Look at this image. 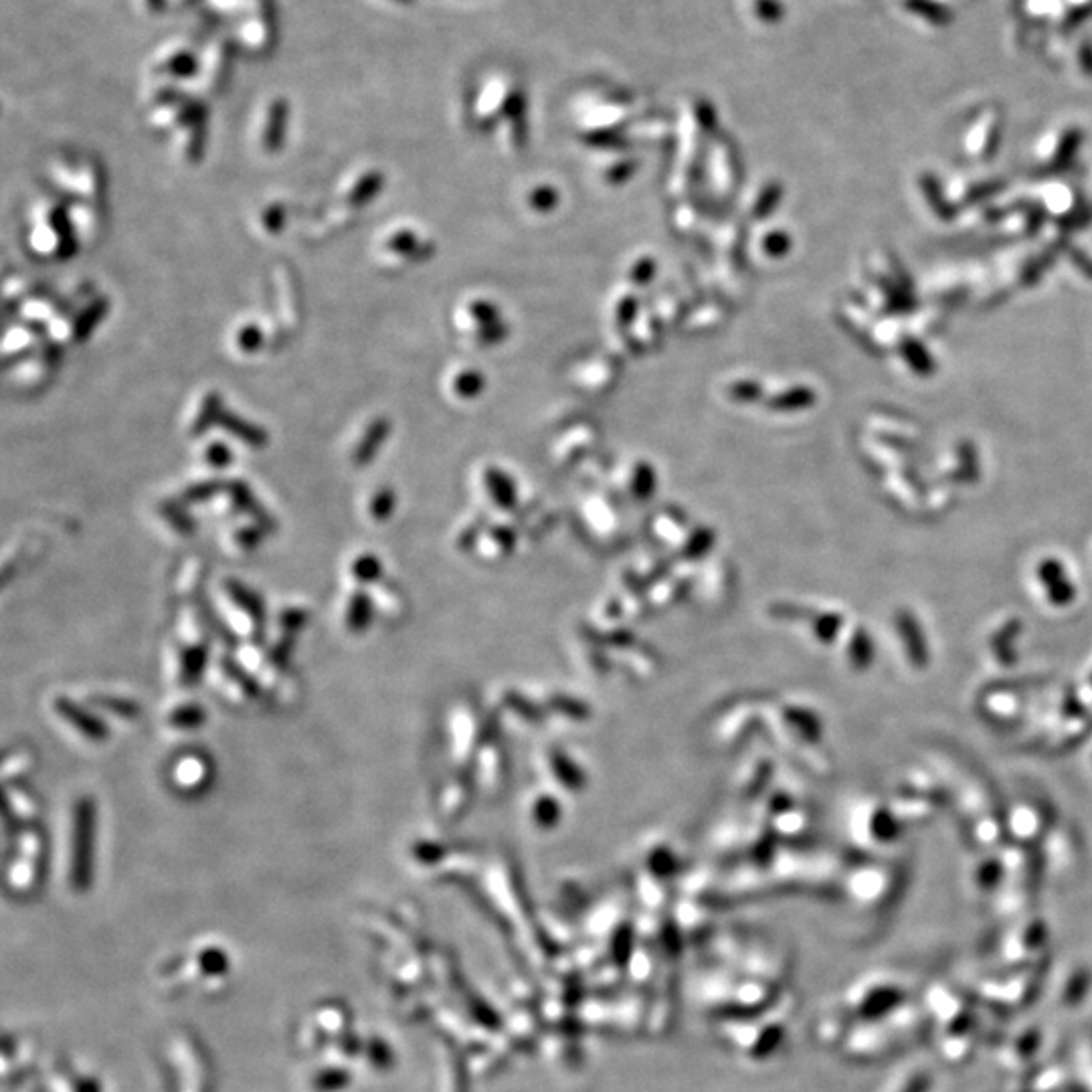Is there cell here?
<instances>
[{"label": "cell", "mask_w": 1092, "mask_h": 1092, "mask_svg": "<svg viewBox=\"0 0 1092 1092\" xmlns=\"http://www.w3.org/2000/svg\"><path fill=\"white\" fill-rule=\"evenodd\" d=\"M95 834V803L92 797H79L74 807L71 824V882L84 888L92 877Z\"/></svg>", "instance_id": "obj_1"}, {"label": "cell", "mask_w": 1092, "mask_h": 1092, "mask_svg": "<svg viewBox=\"0 0 1092 1092\" xmlns=\"http://www.w3.org/2000/svg\"><path fill=\"white\" fill-rule=\"evenodd\" d=\"M55 712L63 718L67 720L71 726H74L77 733L84 735L85 738H89L92 743H104L107 738V728L99 718H95L92 712H87L84 708H79L74 700L69 698H57L55 700Z\"/></svg>", "instance_id": "obj_2"}, {"label": "cell", "mask_w": 1092, "mask_h": 1092, "mask_svg": "<svg viewBox=\"0 0 1092 1092\" xmlns=\"http://www.w3.org/2000/svg\"><path fill=\"white\" fill-rule=\"evenodd\" d=\"M209 777L211 771L205 756L186 755L183 759H178L173 766L175 787L183 791H196L205 787V783H209Z\"/></svg>", "instance_id": "obj_3"}, {"label": "cell", "mask_w": 1092, "mask_h": 1092, "mask_svg": "<svg viewBox=\"0 0 1092 1092\" xmlns=\"http://www.w3.org/2000/svg\"><path fill=\"white\" fill-rule=\"evenodd\" d=\"M373 601L366 593H363V589L352 593L350 599L346 601L345 611V626L350 634H363V631H366L373 621Z\"/></svg>", "instance_id": "obj_4"}, {"label": "cell", "mask_w": 1092, "mask_h": 1092, "mask_svg": "<svg viewBox=\"0 0 1092 1092\" xmlns=\"http://www.w3.org/2000/svg\"><path fill=\"white\" fill-rule=\"evenodd\" d=\"M219 423L225 427V431H229L231 436H235V437L241 439V441H245V444L251 446V447L259 449V447H264L267 444V436H265L264 429L254 426V423H249L245 419L237 417V415L231 413V411H223Z\"/></svg>", "instance_id": "obj_5"}, {"label": "cell", "mask_w": 1092, "mask_h": 1092, "mask_svg": "<svg viewBox=\"0 0 1092 1092\" xmlns=\"http://www.w3.org/2000/svg\"><path fill=\"white\" fill-rule=\"evenodd\" d=\"M386 436H389V423L385 419H376L375 423H371L363 439H360V444L356 446L355 456H352L355 466H366L371 462Z\"/></svg>", "instance_id": "obj_6"}, {"label": "cell", "mask_w": 1092, "mask_h": 1092, "mask_svg": "<svg viewBox=\"0 0 1092 1092\" xmlns=\"http://www.w3.org/2000/svg\"><path fill=\"white\" fill-rule=\"evenodd\" d=\"M381 561L373 555V553H365L358 555L355 561L350 563V579L358 583L360 586H368L376 583L381 579Z\"/></svg>", "instance_id": "obj_7"}, {"label": "cell", "mask_w": 1092, "mask_h": 1092, "mask_svg": "<svg viewBox=\"0 0 1092 1092\" xmlns=\"http://www.w3.org/2000/svg\"><path fill=\"white\" fill-rule=\"evenodd\" d=\"M205 722V710L195 702L180 704L168 715V725L176 730H195Z\"/></svg>", "instance_id": "obj_8"}, {"label": "cell", "mask_w": 1092, "mask_h": 1092, "mask_svg": "<svg viewBox=\"0 0 1092 1092\" xmlns=\"http://www.w3.org/2000/svg\"><path fill=\"white\" fill-rule=\"evenodd\" d=\"M223 415V407H221V399L216 393H209L205 396V401L201 405V409H198L196 419L193 421V436H203V433L209 429L213 423H219Z\"/></svg>", "instance_id": "obj_9"}, {"label": "cell", "mask_w": 1092, "mask_h": 1092, "mask_svg": "<svg viewBox=\"0 0 1092 1092\" xmlns=\"http://www.w3.org/2000/svg\"><path fill=\"white\" fill-rule=\"evenodd\" d=\"M15 809L16 816H25V817H35L37 816V799L31 793H23L19 787H15V785H8L6 787V811Z\"/></svg>", "instance_id": "obj_10"}, {"label": "cell", "mask_w": 1092, "mask_h": 1092, "mask_svg": "<svg viewBox=\"0 0 1092 1092\" xmlns=\"http://www.w3.org/2000/svg\"><path fill=\"white\" fill-rule=\"evenodd\" d=\"M383 186V178L381 175L371 173L360 178V183L355 186V191L350 193V203L352 205H365L366 201H371L373 196H376V193L381 191Z\"/></svg>", "instance_id": "obj_11"}, {"label": "cell", "mask_w": 1092, "mask_h": 1092, "mask_svg": "<svg viewBox=\"0 0 1092 1092\" xmlns=\"http://www.w3.org/2000/svg\"><path fill=\"white\" fill-rule=\"evenodd\" d=\"M105 308H107V304H105V302H97V304H94L92 308H89V310H87L84 316H81V318H79V320H77V324H75V336H77L79 340H84V338L87 336V334L94 330L95 324H97L99 320H102V316L105 314Z\"/></svg>", "instance_id": "obj_12"}, {"label": "cell", "mask_w": 1092, "mask_h": 1092, "mask_svg": "<svg viewBox=\"0 0 1092 1092\" xmlns=\"http://www.w3.org/2000/svg\"><path fill=\"white\" fill-rule=\"evenodd\" d=\"M395 506V496L391 490H381L373 496L371 504H368V512H371V516L376 520H385L391 516Z\"/></svg>", "instance_id": "obj_13"}, {"label": "cell", "mask_w": 1092, "mask_h": 1092, "mask_svg": "<svg viewBox=\"0 0 1092 1092\" xmlns=\"http://www.w3.org/2000/svg\"><path fill=\"white\" fill-rule=\"evenodd\" d=\"M51 225L53 229L59 233V241H61V254H65L63 249H74V237H71V227L67 221V213L63 209H55L51 215Z\"/></svg>", "instance_id": "obj_14"}, {"label": "cell", "mask_w": 1092, "mask_h": 1092, "mask_svg": "<svg viewBox=\"0 0 1092 1092\" xmlns=\"http://www.w3.org/2000/svg\"><path fill=\"white\" fill-rule=\"evenodd\" d=\"M95 706H102L105 710L114 712V715H122V716H134L138 715V706L136 702L130 700H120V698H110V696H95Z\"/></svg>", "instance_id": "obj_15"}, {"label": "cell", "mask_w": 1092, "mask_h": 1092, "mask_svg": "<svg viewBox=\"0 0 1092 1092\" xmlns=\"http://www.w3.org/2000/svg\"><path fill=\"white\" fill-rule=\"evenodd\" d=\"M261 342H264V334H261V328L255 326V324H247V326H243L237 332V345L241 350L245 352H255Z\"/></svg>", "instance_id": "obj_16"}, {"label": "cell", "mask_w": 1092, "mask_h": 1092, "mask_svg": "<svg viewBox=\"0 0 1092 1092\" xmlns=\"http://www.w3.org/2000/svg\"><path fill=\"white\" fill-rule=\"evenodd\" d=\"M205 459H206V464L213 467H227L231 464L233 454L227 446L221 444V441H215V444L206 447Z\"/></svg>", "instance_id": "obj_17"}, {"label": "cell", "mask_w": 1092, "mask_h": 1092, "mask_svg": "<svg viewBox=\"0 0 1092 1092\" xmlns=\"http://www.w3.org/2000/svg\"><path fill=\"white\" fill-rule=\"evenodd\" d=\"M216 490H219V484L205 482V484H198V486H193V488H188L185 492V498L188 502H203L206 498H211Z\"/></svg>", "instance_id": "obj_18"}, {"label": "cell", "mask_w": 1092, "mask_h": 1092, "mask_svg": "<svg viewBox=\"0 0 1092 1092\" xmlns=\"http://www.w3.org/2000/svg\"><path fill=\"white\" fill-rule=\"evenodd\" d=\"M261 538V528L259 526H251V528H243L241 532H237V536H235V543H237L239 548L243 550H251L254 546H257V540Z\"/></svg>", "instance_id": "obj_19"}, {"label": "cell", "mask_w": 1092, "mask_h": 1092, "mask_svg": "<svg viewBox=\"0 0 1092 1092\" xmlns=\"http://www.w3.org/2000/svg\"><path fill=\"white\" fill-rule=\"evenodd\" d=\"M264 223L269 231H279L284 225V209L279 205H274L272 209H267V213L264 215Z\"/></svg>", "instance_id": "obj_20"}, {"label": "cell", "mask_w": 1092, "mask_h": 1092, "mask_svg": "<svg viewBox=\"0 0 1092 1092\" xmlns=\"http://www.w3.org/2000/svg\"><path fill=\"white\" fill-rule=\"evenodd\" d=\"M389 247L393 251H399V254H407V251L413 247V235L407 233H396L395 237H391Z\"/></svg>", "instance_id": "obj_21"}]
</instances>
